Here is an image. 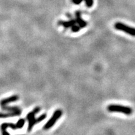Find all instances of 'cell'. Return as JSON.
I'll list each match as a JSON object with an SVG mask.
<instances>
[{
  "label": "cell",
  "mask_w": 135,
  "mask_h": 135,
  "mask_svg": "<svg viewBox=\"0 0 135 135\" xmlns=\"http://www.w3.org/2000/svg\"><path fill=\"white\" fill-rule=\"evenodd\" d=\"M76 14V18L75 20H71L68 21H61L59 22V24L65 28H71V31L74 33L78 32L81 28L82 29L87 26V23L82 19L81 17V13L77 12Z\"/></svg>",
  "instance_id": "cell-1"
},
{
  "label": "cell",
  "mask_w": 135,
  "mask_h": 135,
  "mask_svg": "<svg viewBox=\"0 0 135 135\" xmlns=\"http://www.w3.org/2000/svg\"><path fill=\"white\" fill-rule=\"evenodd\" d=\"M40 111V108L39 107L35 108L31 112H30L27 114L26 118L28 121V131L30 132L32 130L33 128L37 123L43 121L46 118V114H43L38 118H35V115Z\"/></svg>",
  "instance_id": "cell-2"
},
{
  "label": "cell",
  "mask_w": 135,
  "mask_h": 135,
  "mask_svg": "<svg viewBox=\"0 0 135 135\" xmlns=\"http://www.w3.org/2000/svg\"><path fill=\"white\" fill-rule=\"evenodd\" d=\"M107 109L109 112L120 113L128 116L131 115L133 113V109L131 108L119 104H110L107 107Z\"/></svg>",
  "instance_id": "cell-3"
},
{
  "label": "cell",
  "mask_w": 135,
  "mask_h": 135,
  "mask_svg": "<svg viewBox=\"0 0 135 135\" xmlns=\"http://www.w3.org/2000/svg\"><path fill=\"white\" fill-rule=\"evenodd\" d=\"M25 123V119H20L18 120L16 124H13V123H3L1 125V129L2 132V135H9V133L7 132L6 129L8 128H11L13 129H21L24 126Z\"/></svg>",
  "instance_id": "cell-4"
},
{
  "label": "cell",
  "mask_w": 135,
  "mask_h": 135,
  "mask_svg": "<svg viewBox=\"0 0 135 135\" xmlns=\"http://www.w3.org/2000/svg\"><path fill=\"white\" fill-rule=\"evenodd\" d=\"M114 28L118 31L124 32L128 35H130L131 36L135 37V28L128 26L127 25L121 23V22H117L114 25Z\"/></svg>",
  "instance_id": "cell-5"
},
{
  "label": "cell",
  "mask_w": 135,
  "mask_h": 135,
  "mask_svg": "<svg viewBox=\"0 0 135 135\" xmlns=\"http://www.w3.org/2000/svg\"><path fill=\"white\" fill-rule=\"evenodd\" d=\"M63 112L61 109H57L56 111H55L53 113V115H52L51 118L49 119L48 122H47L45 125L44 126L43 129L45 130H48V129H50L51 128H52L54 126V124L56 123V121L58 120V119L60 118L61 117Z\"/></svg>",
  "instance_id": "cell-6"
},
{
  "label": "cell",
  "mask_w": 135,
  "mask_h": 135,
  "mask_svg": "<svg viewBox=\"0 0 135 135\" xmlns=\"http://www.w3.org/2000/svg\"><path fill=\"white\" fill-rule=\"evenodd\" d=\"M18 99H19L18 96L13 95L12 97L8 98L2 99V100L0 101V105H1V106H6L7 105L8 103H12V102H15V101H16L17 100H18Z\"/></svg>",
  "instance_id": "cell-7"
},
{
  "label": "cell",
  "mask_w": 135,
  "mask_h": 135,
  "mask_svg": "<svg viewBox=\"0 0 135 135\" xmlns=\"http://www.w3.org/2000/svg\"><path fill=\"white\" fill-rule=\"evenodd\" d=\"M21 112H11L6 114H3L0 113V118H5L8 117H13V116H19L21 114Z\"/></svg>",
  "instance_id": "cell-8"
},
{
  "label": "cell",
  "mask_w": 135,
  "mask_h": 135,
  "mask_svg": "<svg viewBox=\"0 0 135 135\" xmlns=\"http://www.w3.org/2000/svg\"><path fill=\"white\" fill-rule=\"evenodd\" d=\"M84 2H85L86 6L88 8H91L94 4V0H84Z\"/></svg>",
  "instance_id": "cell-9"
},
{
  "label": "cell",
  "mask_w": 135,
  "mask_h": 135,
  "mask_svg": "<svg viewBox=\"0 0 135 135\" xmlns=\"http://www.w3.org/2000/svg\"><path fill=\"white\" fill-rule=\"evenodd\" d=\"M84 0H71L72 3H73L74 4H76V5H78L81 3Z\"/></svg>",
  "instance_id": "cell-10"
}]
</instances>
